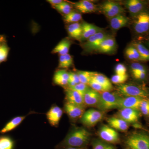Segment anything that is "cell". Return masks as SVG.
Masks as SVG:
<instances>
[{"mask_svg":"<svg viewBox=\"0 0 149 149\" xmlns=\"http://www.w3.org/2000/svg\"><path fill=\"white\" fill-rule=\"evenodd\" d=\"M116 74L119 75H124L127 74V69L124 65L119 63L117 64L115 68Z\"/></svg>","mask_w":149,"mask_h":149,"instance_id":"obj_39","label":"cell"},{"mask_svg":"<svg viewBox=\"0 0 149 149\" xmlns=\"http://www.w3.org/2000/svg\"><path fill=\"white\" fill-rule=\"evenodd\" d=\"M54 8L64 15L68 14L72 11V7L69 3L63 1L61 3L53 6Z\"/></svg>","mask_w":149,"mask_h":149,"instance_id":"obj_30","label":"cell"},{"mask_svg":"<svg viewBox=\"0 0 149 149\" xmlns=\"http://www.w3.org/2000/svg\"><path fill=\"white\" fill-rule=\"evenodd\" d=\"M88 85L90 86V88L96 91H97L99 93L106 92V91H110L108 89L105 88L102 85H101L100 84H99V83L96 82L95 80H93L92 78L88 83Z\"/></svg>","mask_w":149,"mask_h":149,"instance_id":"obj_33","label":"cell"},{"mask_svg":"<svg viewBox=\"0 0 149 149\" xmlns=\"http://www.w3.org/2000/svg\"><path fill=\"white\" fill-rule=\"evenodd\" d=\"M27 116H23L14 118L6 124L4 127L0 131V133L4 134L13 130L21 124V123L26 118Z\"/></svg>","mask_w":149,"mask_h":149,"instance_id":"obj_23","label":"cell"},{"mask_svg":"<svg viewBox=\"0 0 149 149\" xmlns=\"http://www.w3.org/2000/svg\"><path fill=\"white\" fill-rule=\"evenodd\" d=\"M0 45H1V44H0Z\"/></svg>","mask_w":149,"mask_h":149,"instance_id":"obj_50","label":"cell"},{"mask_svg":"<svg viewBox=\"0 0 149 149\" xmlns=\"http://www.w3.org/2000/svg\"><path fill=\"white\" fill-rule=\"evenodd\" d=\"M68 33L70 37L77 40H81L82 34L81 24L77 23L70 24L67 27Z\"/></svg>","mask_w":149,"mask_h":149,"instance_id":"obj_25","label":"cell"},{"mask_svg":"<svg viewBox=\"0 0 149 149\" xmlns=\"http://www.w3.org/2000/svg\"><path fill=\"white\" fill-rule=\"evenodd\" d=\"M140 110L144 115L149 116V99H143Z\"/></svg>","mask_w":149,"mask_h":149,"instance_id":"obj_37","label":"cell"},{"mask_svg":"<svg viewBox=\"0 0 149 149\" xmlns=\"http://www.w3.org/2000/svg\"><path fill=\"white\" fill-rule=\"evenodd\" d=\"M140 115L139 110L130 108L121 109L118 113L120 118L128 123L137 122Z\"/></svg>","mask_w":149,"mask_h":149,"instance_id":"obj_11","label":"cell"},{"mask_svg":"<svg viewBox=\"0 0 149 149\" xmlns=\"http://www.w3.org/2000/svg\"><path fill=\"white\" fill-rule=\"evenodd\" d=\"M82 19L81 13L79 12L74 10H72L69 14L64 15L63 17V20L65 22L70 24L78 22Z\"/></svg>","mask_w":149,"mask_h":149,"instance_id":"obj_27","label":"cell"},{"mask_svg":"<svg viewBox=\"0 0 149 149\" xmlns=\"http://www.w3.org/2000/svg\"><path fill=\"white\" fill-rule=\"evenodd\" d=\"M58 68L60 69H65L68 68V67L65 59L64 56H60L59 58Z\"/></svg>","mask_w":149,"mask_h":149,"instance_id":"obj_41","label":"cell"},{"mask_svg":"<svg viewBox=\"0 0 149 149\" xmlns=\"http://www.w3.org/2000/svg\"><path fill=\"white\" fill-rule=\"evenodd\" d=\"M77 73L79 77L80 83L88 85L91 80L93 72L79 70L77 71Z\"/></svg>","mask_w":149,"mask_h":149,"instance_id":"obj_31","label":"cell"},{"mask_svg":"<svg viewBox=\"0 0 149 149\" xmlns=\"http://www.w3.org/2000/svg\"><path fill=\"white\" fill-rule=\"evenodd\" d=\"M82 34L81 40H86L89 37L98 32L102 31V29L94 24L84 22L81 24Z\"/></svg>","mask_w":149,"mask_h":149,"instance_id":"obj_18","label":"cell"},{"mask_svg":"<svg viewBox=\"0 0 149 149\" xmlns=\"http://www.w3.org/2000/svg\"><path fill=\"white\" fill-rule=\"evenodd\" d=\"M128 79V74L124 75H119L117 74L113 75L111 77V81L112 83L116 85H119L124 83L125 81Z\"/></svg>","mask_w":149,"mask_h":149,"instance_id":"obj_36","label":"cell"},{"mask_svg":"<svg viewBox=\"0 0 149 149\" xmlns=\"http://www.w3.org/2000/svg\"><path fill=\"white\" fill-rule=\"evenodd\" d=\"M63 114V111L61 108L57 105L52 107L47 112V119L49 123L53 126H57Z\"/></svg>","mask_w":149,"mask_h":149,"instance_id":"obj_10","label":"cell"},{"mask_svg":"<svg viewBox=\"0 0 149 149\" xmlns=\"http://www.w3.org/2000/svg\"><path fill=\"white\" fill-rule=\"evenodd\" d=\"M148 46L149 47V41L148 42Z\"/></svg>","mask_w":149,"mask_h":149,"instance_id":"obj_48","label":"cell"},{"mask_svg":"<svg viewBox=\"0 0 149 149\" xmlns=\"http://www.w3.org/2000/svg\"><path fill=\"white\" fill-rule=\"evenodd\" d=\"M129 50L131 52L133 57H134V61H142L141 56L139 54V52L137 50L134 46L133 45L130 46L128 47Z\"/></svg>","mask_w":149,"mask_h":149,"instance_id":"obj_40","label":"cell"},{"mask_svg":"<svg viewBox=\"0 0 149 149\" xmlns=\"http://www.w3.org/2000/svg\"><path fill=\"white\" fill-rule=\"evenodd\" d=\"M101 9L105 16L110 19L120 14H123L124 10L119 3L108 1L103 3Z\"/></svg>","mask_w":149,"mask_h":149,"instance_id":"obj_5","label":"cell"},{"mask_svg":"<svg viewBox=\"0 0 149 149\" xmlns=\"http://www.w3.org/2000/svg\"><path fill=\"white\" fill-rule=\"evenodd\" d=\"M69 79L72 80L76 84L80 83L79 77L77 72H69Z\"/></svg>","mask_w":149,"mask_h":149,"instance_id":"obj_42","label":"cell"},{"mask_svg":"<svg viewBox=\"0 0 149 149\" xmlns=\"http://www.w3.org/2000/svg\"><path fill=\"white\" fill-rule=\"evenodd\" d=\"M9 48L6 45H0V63L5 61L7 58Z\"/></svg>","mask_w":149,"mask_h":149,"instance_id":"obj_35","label":"cell"},{"mask_svg":"<svg viewBox=\"0 0 149 149\" xmlns=\"http://www.w3.org/2000/svg\"><path fill=\"white\" fill-rule=\"evenodd\" d=\"M104 114L102 112L96 109H90L85 112L81 118V121L89 127L96 125L102 119Z\"/></svg>","mask_w":149,"mask_h":149,"instance_id":"obj_8","label":"cell"},{"mask_svg":"<svg viewBox=\"0 0 149 149\" xmlns=\"http://www.w3.org/2000/svg\"><path fill=\"white\" fill-rule=\"evenodd\" d=\"M71 42L68 39L65 38L59 42L52 51V53L58 54L60 56H64L68 54L71 46Z\"/></svg>","mask_w":149,"mask_h":149,"instance_id":"obj_24","label":"cell"},{"mask_svg":"<svg viewBox=\"0 0 149 149\" xmlns=\"http://www.w3.org/2000/svg\"><path fill=\"white\" fill-rule=\"evenodd\" d=\"M65 111L70 118L74 120L81 118L85 112V108L65 102Z\"/></svg>","mask_w":149,"mask_h":149,"instance_id":"obj_14","label":"cell"},{"mask_svg":"<svg viewBox=\"0 0 149 149\" xmlns=\"http://www.w3.org/2000/svg\"><path fill=\"white\" fill-rule=\"evenodd\" d=\"M99 135L105 142L115 143L119 141V134L113 128L106 125H102L100 128Z\"/></svg>","mask_w":149,"mask_h":149,"instance_id":"obj_9","label":"cell"},{"mask_svg":"<svg viewBox=\"0 0 149 149\" xmlns=\"http://www.w3.org/2000/svg\"><path fill=\"white\" fill-rule=\"evenodd\" d=\"M125 7L131 15L134 17L143 12L146 4L140 0H128L125 2Z\"/></svg>","mask_w":149,"mask_h":149,"instance_id":"obj_13","label":"cell"},{"mask_svg":"<svg viewBox=\"0 0 149 149\" xmlns=\"http://www.w3.org/2000/svg\"><path fill=\"white\" fill-rule=\"evenodd\" d=\"M63 149H86L84 148H65Z\"/></svg>","mask_w":149,"mask_h":149,"instance_id":"obj_47","label":"cell"},{"mask_svg":"<svg viewBox=\"0 0 149 149\" xmlns=\"http://www.w3.org/2000/svg\"><path fill=\"white\" fill-rule=\"evenodd\" d=\"M91 136V133L83 127L72 128L61 144L59 149L83 148L88 143Z\"/></svg>","mask_w":149,"mask_h":149,"instance_id":"obj_1","label":"cell"},{"mask_svg":"<svg viewBox=\"0 0 149 149\" xmlns=\"http://www.w3.org/2000/svg\"><path fill=\"white\" fill-rule=\"evenodd\" d=\"M143 98L134 97H122L119 104V108H130L139 110Z\"/></svg>","mask_w":149,"mask_h":149,"instance_id":"obj_16","label":"cell"},{"mask_svg":"<svg viewBox=\"0 0 149 149\" xmlns=\"http://www.w3.org/2000/svg\"><path fill=\"white\" fill-rule=\"evenodd\" d=\"M116 89L119 94L125 97H138L144 99H149V91L139 85L123 83L117 85Z\"/></svg>","mask_w":149,"mask_h":149,"instance_id":"obj_2","label":"cell"},{"mask_svg":"<svg viewBox=\"0 0 149 149\" xmlns=\"http://www.w3.org/2000/svg\"><path fill=\"white\" fill-rule=\"evenodd\" d=\"M91 78L95 80L101 85L108 89L110 91L113 89L111 82L107 77L104 74L96 72H93Z\"/></svg>","mask_w":149,"mask_h":149,"instance_id":"obj_26","label":"cell"},{"mask_svg":"<svg viewBox=\"0 0 149 149\" xmlns=\"http://www.w3.org/2000/svg\"><path fill=\"white\" fill-rule=\"evenodd\" d=\"M130 68L133 74L141 72H146L145 67L142 64L137 63H132L130 66Z\"/></svg>","mask_w":149,"mask_h":149,"instance_id":"obj_38","label":"cell"},{"mask_svg":"<svg viewBox=\"0 0 149 149\" xmlns=\"http://www.w3.org/2000/svg\"><path fill=\"white\" fill-rule=\"evenodd\" d=\"M100 97L97 107L102 111H107L119 108L120 101L122 97L118 94L110 91L100 93Z\"/></svg>","mask_w":149,"mask_h":149,"instance_id":"obj_3","label":"cell"},{"mask_svg":"<svg viewBox=\"0 0 149 149\" xmlns=\"http://www.w3.org/2000/svg\"><path fill=\"white\" fill-rule=\"evenodd\" d=\"M116 49V43L114 37L108 35L102 42L97 50L102 53H112Z\"/></svg>","mask_w":149,"mask_h":149,"instance_id":"obj_15","label":"cell"},{"mask_svg":"<svg viewBox=\"0 0 149 149\" xmlns=\"http://www.w3.org/2000/svg\"><path fill=\"white\" fill-rule=\"evenodd\" d=\"M74 7L80 13H90L95 11L96 6L92 2L87 0H82L74 4Z\"/></svg>","mask_w":149,"mask_h":149,"instance_id":"obj_19","label":"cell"},{"mask_svg":"<svg viewBox=\"0 0 149 149\" xmlns=\"http://www.w3.org/2000/svg\"><path fill=\"white\" fill-rule=\"evenodd\" d=\"M125 144L130 149H149V135L135 133L128 136Z\"/></svg>","mask_w":149,"mask_h":149,"instance_id":"obj_4","label":"cell"},{"mask_svg":"<svg viewBox=\"0 0 149 149\" xmlns=\"http://www.w3.org/2000/svg\"><path fill=\"white\" fill-rule=\"evenodd\" d=\"M125 55L129 59L131 60L134 61V57H133V55L131 53V52L129 50L128 48L126 49V50L125 51Z\"/></svg>","mask_w":149,"mask_h":149,"instance_id":"obj_46","label":"cell"},{"mask_svg":"<svg viewBox=\"0 0 149 149\" xmlns=\"http://www.w3.org/2000/svg\"><path fill=\"white\" fill-rule=\"evenodd\" d=\"M64 56L67 64L69 68L72 65V63H73V59H72V57L69 54H67Z\"/></svg>","mask_w":149,"mask_h":149,"instance_id":"obj_43","label":"cell"},{"mask_svg":"<svg viewBox=\"0 0 149 149\" xmlns=\"http://www.w3.org/2000/svg\"><path fill=\"white\" fill-rule=\"evenodd\" d=\"M108 35L103 31L98 32L86 40L83 45V49L87 52L97 50L103 40Z\"/></svg>","mask_w":149,"mask_h":149,"instance_id":"obj_7","label":"cell"},{"mask_svg":"<svg viewBox=\"0 0 149 149\" xmlns=\"http://www.w3.org/2000/svg\"><path fill=\"white\" fill-rule=\"evenodd\" d=\"M133 76L138 80H143L145 79L146 76V72H141L136 74H133Z\"/></svg>","mask_w":149,"mask_h":149,"instance_id":"obj_44","label":"cell"},{"mask_svg":"<svg viewBox=\"0 0 149 149\" xmlns=\"http://www.w3.org/2000/svg\"><path fill=\"white\" fill-rule=\"evenodd\" d=\"M69 89L73 91H77L78 93L84 95L85 93L90 89L89 85L82 83H79L76 84L72 87H68Z\"/></svg>","mask_w":149,"mask_h":149,"instance_id":"obj_34","label":"cell"},{"mask_svg":"<svg viewBox=\"0 0 149 149\" xmlns=\"http://www.w3.org/2000/svg\"><path fill=\"white\" fill-rule=\"evenodd\" d=\"M129 19L128 17L120 14L110 19V24L113 29L118 30L125 27L128 24Z\"/></svg>","mask_w":149,"mask_h":149,"instance_id":"obj_21","label":"cell"},{"mask_svg":"<svg viewBox=\"0 0 149 149\" xmlns=\"http://www.w3.org/2000/svg\"><path fill=\"white\" fill-rule=\"evenodd\" d=\"M83 94L77 91L67 88L65 91V99L67 102L85 108V106L83 100Z\"/></svg>","mask_w":149,"mask_h":149,"instance_id":"obj_12","label":"cell"},{"mask_svg":"<svg viewBox=\"0 0 149 149\" xmlns=\"http://www.w3.org/2000/svg\"><path fill=\"white\" fill-rule=\"evenodd\" d=\"M133 46L137 49L141 58L142 61H149V50L140 43H135Z\"/></svg>","mask_w":149,"mask_h":149,"instance_id":"obj_28","label":"cell"},{"mask_svg":"<svg viewBox=\"0 0 149 149\" xmlns=\"http://www.w3.org/2000/svg\"><path fill=\"white\" fill-rule=\"evenodd\" d=\"M47 1L53 7L61 3L63 1H62V0H47Z\"/></svg>","mask_w":149,"mask_h":149,"instance_id":"obj_45","label":"cell"},{"mask_svg":"<svg viewBox=\"0 0 149 149\" xmlns=\"http://www.w3.org/2000/svg\"><path fill=\"white\" fill-rule=\"evenodd\" d=\"M14 141L8 136L0 137V149H13Z\"/></svg>","mask_w":149,"mask_h":149,"instance_id":"obj_29","label":"cell"},{"mask_svg":"<svg viewBox=\"0 0 149 149\" xmlns=\"http://www.w3.org/2000/svg\"><path fill=\"white\" fill-rule=\"evenodd\" d=\"M108 123L111 127L113 129L120 130L121 131H125L128 130V123L123 119L118 118L112 117L109 118L107 119Z\"/></svg>","mask_w":149,"mask_h":149,"instance_id":"obj_22","label":"cell"},{"mask_svg":"<svg viewBox=\"0 0 149 149\" xmlns=\"http://www.w3.org/2000/svg\"><path fill=\"white\" fill-rule=\"evenodd\" d=\"M69 72L65 69H60L56 71L53 77L54 83L59 86H66L68 84Z\"/></svg>","mask_w":149,"mask_h":149,"instance_id":"obj_20","label":"cell"},{"mask_svg":"<svg viewBox=\"0 0 149 149\" xmlns=\"http://www.w3.org/2000/svg\"><path fill=\"white\" fill-rule=\"evenodd\" d=\"M100 93L90 88L83 96L84 104L87 106H97L100 100Z\"/></svg>","mask_w":149,"mask_h":149,"instance_id":"obj_17","label":"cell"},{"mask_svg":"<svg viewBox=\"0 0 149 149\" xmlns=\"http://www.w3.org/2000/svg\"><path fill=\"white\" fill-rule=\"evenodd\" d=\"M133 28L136 33L142 34L149 30V13L143 11L135 17Z\"/></svg>","mask_w":149,"mask_h":149,"instance_id":"obj_6","label":"cell"},{"mask_svg":"<svg viewBox=\"0 0 149 149\" xmlns=\"http://www.w3.org/2000/svg\"><path fill=\"white\" fill-rule=\"evenodd\" d=\"M2 37H2V36H0V38H2Z\"/></svg>","mask_w":149,"mask_h":149,"instance_id":"obj_49","label":"cell"},{"mask_svg":"<svg viewBox=\"0 0 149 149\" xmlns=\"http://www.w3.org/2000/svg\"><path fill=\"white\" fill-rule=\"evenodd\" d=\"M93 149H116L114 146L108 143L99 140L93 141Z\"/></svg>","mask_w":149,"mask_h":149,"instance_id":"obj_32","label":"cell"}]
</instances>
